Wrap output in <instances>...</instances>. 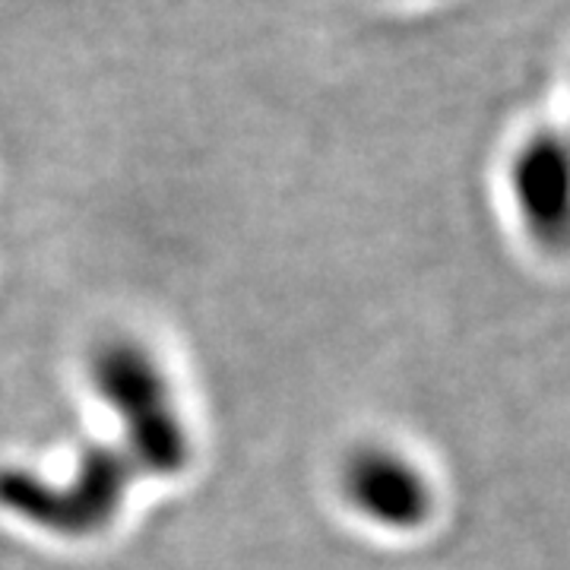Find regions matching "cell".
I'll return each instance as SVG.
<instances>
[{
	"instance_id": "6da1fadb",
	"label": "cell",
	"mask_w": 570,
	"mask_h": 570,
	"mask_svg": "<svg viewBox=\"0 0 570 570\" xmlns=\"http://www.w3.org/2000/svg\"><path fill=\"white\" fill-rule=\"evenodd\" d=\"M510 187L520 219L539 245H570V140L558 130L527 137L510 165Z\"/></svg>"
},
{
	"instance_id": "7a4b0ae2",
	"label": "cell",
	"mask_w": 570,
	"mask_h": 570,
	"mask_svg": "<svg viewBox=\"0 0 570 570\" xmlns=\"http://www.w3.org/2000/svg\"><path fill=\"white\" fill-rule=\"evenodd\" d=\"M346 485L358 508L371 513L377 523H387L396 530L419 527L431 510L425 479L406 460L384 450L362 453L348 466Z\"/></svg>"
},
{
	"instance_id": "3957f363",
	"label": "cell",
	"mask_w": 570,
	"mask_h": 570,
	"mask_svg": "<svg viewBox=\"0 0 570 570\" xmlns=\"http://www.w3.org/2000/svg\"><path fill=\"white\" fill-rule=\"evenodd\" d=\"M568 140H570V134H568Z\"/></svg>"
}]
</instances>
